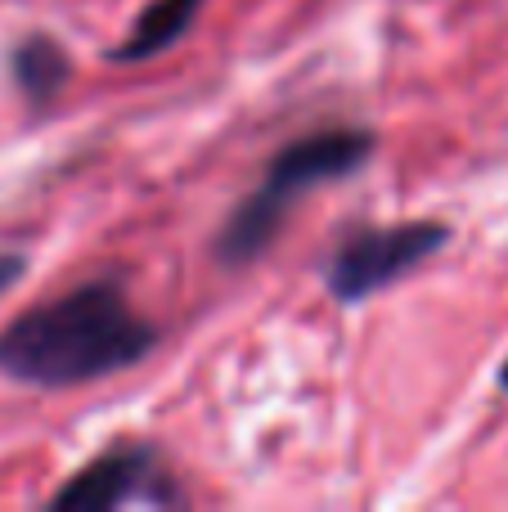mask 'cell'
<instances>
[{
    "label": "cell",
    "mask_w": 508,
    "mask_h": 512,
    "mask_svg": "<svg viewBox=\"0 0 508 512\" xmlns=\"http://www.w3.org/2000/svg\"><path fill=\"white\" fill-rule=\"evenodd\" d=\"M158 333L131 310L117 279H90L63 297L32 306L0 333V373L32 387H77L131 369Z\"/></svg>",
    "instance_id": "1"
},
{
    "label": "cell",
    "mask_w": 508,
    "mask_h": 512,
    "mask_svg": "<svg viewBox=\"0 0 508 512\" xmlns=\"http://www.w3.org/2000/svg\"><path fill=\"white\" fill-rule=\"evenodd\" d=\"M374 153V135L360 126H329V131H311L302 140L284 144L275 153V162L266 167L257 194H248L234 216L225 221L221 239H216V256L225 265H248L275 243L279 225H284L288 207L315 185L342 180L351 171H360Z\"/></svg>",
    "instance_id": "2"
},
{
    "label": "cell",
    "mask_w": 508,
    "mask_h": 512,
    "mask_svg": "<svg viewBox=\"0 0 508 512\" xmlns=\"http://www.w3.org/2000/svg\"><path fill=\"white\" fill-rule=\"evenodd\" d=\"M450 243L441 221H410L383 225V230H356L329 261V292L338 301H369L387 283L419 270L432 252Z\"/></svg>",
    "instance_id": "3"
},
{
    "label": "cell",
    "mask_w": 508,
    "mask_h": 512,
    "mask_svg": "<svg viewBox=\"0 0 508 512\" xmlns=\"http://www.w3.org/2000/svg\"><path fill=\"white\" fill-rule=\"evenodd\" d=\"M54 508L72 512H117V508H176L180 490L158 468L149 445H117L95 463L68 477L50 499Z\"/></svg>",
    "instance_id": "4"
},
{
    "label": "cell",
    "mask_w": 508,
    "mask_h": 512,
    "mask_svg": "<svg viewBox=\"0 0 508 512\" xmlns=\"http://www.w3.org/2000/svg\"><path fill=\"white\" fill-rule=\"evenodd\" d=\"M198 9H203V0H149V5L140 9V18H135V27L126 32V41L108 50V59L113 63H140V59L162 54L167 45H176L180 36L189 32V23L198 18Z\"/></svg>",
    "instance_id": "5"
},
{
    "label": "cell",
    "mask_w": 508,
    "mask_h": 512,
    "mask_svg": "<svg viewBox=\"0 0 508 512\" xmlns=\"http://www.w3.org/2000/svg\"><path fill=\"white\" fill-rule=\"evenodd\" d=\"M68 72H72L68 54L50 36H32V41H23L14 50V81L32 104H45V99L59 95L68 86Z\"/></svg>",
    "instance_id": "6"
},
{
    "label": "cell",
    "mask_w": 508,
    "mask_h": 512,
    "mask_svg": "<svg viewBox=\"0 0 508 512\" xmlns=\"http://www.w3.org/2000/svg\"><path fill=\"white\" fill-rule=\"evenodd\" d=\"M18 279H23V261H18V256H0V292Z\"/></svg>",
    "instance_id": "7"
},
{
    "label": "cell",
    "mask_w": 508,
    "mask_h": 512,
    "mask_svg": "<svg viewBox=\"0 0 508 512\" xmlns=\"http://www.w3.org/2000/svg\"><path fill=\"white\" fill-rule=\"evenodd\" d=\"M500 387L508 391V360H504V369H500Z\"/></svg>",
    "instance_id": "8"
}]
</instances>
